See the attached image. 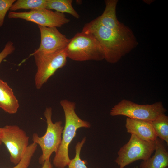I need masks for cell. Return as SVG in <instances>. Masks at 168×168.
<instances>
[{
    "mask_svg": "<svg viewBox=\"0 0 168 168\" xmlns=\"http://www.w3.org/2000/svg\"><path fill=\"white\" fill-rule=\"evenodd\" d=\"M82 30L89 32L95 37L102 49L104 59L112 64L117 63L138 44L130 29L125 31L111 30L95 19L85 24Z\"/></svg>",
    "mask_w": 168,
    "mask_h": 168,
    "instance_id": "cell-1",
    "label": "cell"
},
{
    "mask_svg": "<svg viewBox=\"0 0 168 168\" xmlns=\"http://www.w3.org/2000/svg\"><path fill=\"white\" fill-rule=\"evenodd\" d=\"M60 104L63 109L65 117V124L62 132L61 141L53 161L57 168H64L70 163L68 148L75 137L77 130L84 127L89 128L90 123L80 119L75 111L76 103L66 99L62 100Z\"/></svg>",
    "mask_w": 168,
    "mask_h": 168,
    "instance_id": "cell-2",
    "label": "cell"
},
{
    "mask_svg": "<svg viewBox=\"0 0 168 168\" xmlns=\"http://www.w3.org/2000/svg\"><path fill=\"white\" fill-rule=\"evenodd\" d=\"M65 50L67 58L76 61L104 59L103 51L98 41L92 34L86 31L82 30L70 39Z\"/></svg>",
    "mask_w": 168,
    "mask_h": 168,
    "instance_id": "cell-3",
    "label": "cell"
},
{
    "mask_svg": "<svg viewBox=\"0 0 168 168\" xmlns=\"http://www.w3.org/2000/svg\"><path fill=\"white\" fill-rule=\"evenodd\" d=\"M44 114L47 124L45 134L39 136L37 133H34L32 136L33 142L39 145L41 149L42 153L39 158V162L42 165L45 160L50 159L53 152L55 153L57 151L61 142L63 129L61 121L53 123L51 107H47Z\"/></svg>",
    "mask_w": 168,
    "mask_h": 168,
    "instance_id": "cell-4",
    "label": "cell"
},
{
    "mask_svg": "<svg viewBox=\"0 0 168 168\" xmlns=\"http://www.w3.org/2000/svg\"><path fill=\"white\" fill-rule=\"evenodd\" d=\"M33 56L37 67L35 77L36 89H39L59 69L64 66L67 61L65 49L51 53L34 52Z\"/></svg>",
    "mask_w": 168,
    "mask_h": 168,
    "instance_id": "cell-5",
    "label": "cell"
},
{
    "mask_svg": "<svg viewBox=\"0 0 168 168\" xmlns=\"http://www.w3.org/2000/svg\"><path fill=\"white\" fill-rule=\"evenodd\" d=\"M166 111L161 102L141 105L123 99L112 108L110 114L112 116L123 115L131 119L151 121Z\"/></svg>",
    "mask_w": 168,
    "mask_h": 168,
    "instance_id": "cell-6",
    "label": "cell"
},
{
    "mask_svg": "<svg viewBox=\"0 0 168 168\" xmlns=\"http://www.w3.org/2000/svg\"><path fill=\"white\" fill-rule=\"evenodd\" d=\"M155 141L145 140L131 134L128 141L118 151L115 162L119 168H124L137 160H147L155 152Z\"/></svg>",
    "mask_w": 168,
    "mask_h": 168,
    "instance_id": "cell-7",
    "label": "cell"
},
{
    "mask_svg": "<svg viewBox=\"0 0 168 168\" xmlns=\"http://www.w3.org/2000/svg\"><path fill=\"white\" fill-rule=\"evenodd\" d=\"M29 137L17 125H6L1 128L0 139L10 155L11 162L15 165L21 161L29 145Z\"/></svg>",
    "mask_w": 168,
    "mask_h": 168,
    "instance_id": "cell-8",
    "label": "cell"
},
{
    "mask_svg": "<svg viewBox=\"0 0 168 168\" xmlns=\"http://www.w3.org/2000/svg\"><path fill=\"white\" fill-rule=\"evenodd\" d=\"M8 17L10 19H24L38 26L47 27H61L70 21L64 13L46 8L31 10L27 12L10 11Z\"/></svg>",
    "mask_w": 168,
    "mask_h": 168,
    "instance_id": "cell-9",
    "label": "cell"
},
{
    "mask_svg": "<svg viewBox=\"0 0 168 168\" xmlns=\"http://www.w3.org/2000/svg\"><path fill=\"white\" fill-rule=\"evenodd\" d=\"M40 35L39 47L34 52L51 53L65 49L70 39L61 33L55 27L38 26Z\"/></svg>",
    "mask_w": 168,
    "mask_h": 168,
    "instance_id": "cell-10",
    "label": "cell"
},
{
    "mask_svg": "<svg viewBox=\"0 0 168 168\" xmlns=\"http://www.w3.org/2000/svg\"><path fill=\"white\" fill-rule=\"evenodd\" d=\"M105 8L100 16L94 19L101 25L110 29L119 31L127 30L130 28L120 22L116 14L118 0H106Z\"/></svg>",
    "mask_w": 168,
    "mask_h": 168,
    "instance_id": "cell-11",
    "label": "cell"
},
{
    "mask_svg": "<svg viewBox=\"0 0 168 168\" xmlns=\"http://www.w3.org/2000/svg\"><path fill=\"white\" fill-rule=\"evenodd\" d=\"M127 132L147 141H155L158 137L151 121L129 118L126 119Z\"/></svg>",
    "mask_w": 168,
    "mask_h": 168,
    "instance_id": "cell-12",
    "label": "cell"
},
{
    "mask_svg": "<svg viewBox=\"0 0 168 168\" xmlns=\"http://www.w3.org/2000/svg\"><path fill=\"white\" fill-rule=\"evenodd\" d=\"M155 142L154 154L147 160L142 161L139 168H166L168 167V145L158 137Z\"/></svg>",
    "mask_w": 168,
    "mask_h": 168,
    "instance_id": "cell-13",
    "label": "cell"
},
{
    "mask_svg": "<svg viewBox=\"0 0 168 168\" xmlns=\"http://www.w3.org/2000/svg\"><path fill=\"white\" fill-rule=\"evenodd\" d=\"M19 105L12 89L0 78V108L9 114L17 112Z\"/></svg>",
    "mask_w": 168,
    "mask_h": 168,
    "instance_id": "cell-14",
    "label": "cell"
},
{
    "mask_svg": "<svg viewBox=\"0 0 168 168\" xmlns=\"http://www.w3.org/2000/svg\"><path fill=\"white\" fill-rule=\"evenodd\" d=\"M72 0H47L46 8L58 12L69 14L78 19L80 16L72 6Z\"/></svg>",
    "mask_w": 168,
    "mask_h": 168,
    "instance_id": "cell-15",
    "label": "cell"
},
{
    "mask_svg": "<svg viewBox=\"0 0 168 168\" xmlns=\"http://www.w3.org/2000/svg\"><path fill=\"white\" fill-rule=\"evenodd\" d=\"M157 137L168 145V117L161 114L151 121Z\"/></svg>",
    "mask_w": 168,
    "mask_h": 168,
    "instance_id": "cell-16",
    "label": "cell"
},
{
    "mask_svg": "<svg viewBox=\"0 0 168 168\" xmlns=\"http://www.w3.org/2000/svg\"><path fill=\"white\" fill-rule=\"evenodd\" d=\"M47 0H18L13 3L10 10L14 11L24 9L36 10L46 8Z\"/></svg>",
    "mask_w": 168,
    "mask_h": 168,
    "instance_id": "cell-17",
    "label": "cell"
},
{
    "mask_svg": "<svg viewBox=\"0 0 168 168\" xmlns=\"http://www.w3.org/2000/svg\"><path fill=\"white\" fill-rule=\"evenodd\" d=\"M86 140V137H84L81 142H78L76 144L75 147L76 155L74 158L71 160L68 165V168H88L85 161L82 160L80 157L81 151Z\"/></svg>",
    "mask_w": 168,
    "mask_h": 168,
    "instance_id": "cell-18",
    "label": "cell"
},
{
    "mask_svg": "<svg viewBox=\"0 0 168 168\" xmlns=\"http://www.w3.org/2000/svg\"><path fill=\"white\" fill-rule=\"evenodd\" d=\"M37 146L33 142L30 144L20 162L12 168H28Z\"/></svg>",
    "mask_w": 168,
    "mask_h": 168,
    "instance_id": "cell-19",
    "label": "cell"
},
{
    "mask_svg": "<svg viewBox=\"0 0 168 168\" xmlns=\"http://www.w3.org/2000/svg\"><path fill=\"white\" fill-rule=\"evenodd\" d=\"M15 0H0V27L3 25L7 11L10 10Z\"/></svg>",
    "mask_w": 168,
    "mask_h": 168,
    "instance_id": "cell-20",
    "label": "cell"
},
{
    "mask_svg": "<svg viewBox=\"0 0 168 168\" xmlns=\"http://www.w3.org/2000/svg\"><path fill=\"white\" fill-rule=\"evenodd\" d=\"M14 44L11 41H8L2 50L0 52V64L2 61L15 50Z\"/></svg>",
    "mask_w": 168,
    "mask_h": 168,
    "instance_id": "cell-21",
    "label": "cell"
},
{
    "mask_svg": "<svg viewBox=\"0 0 168 168\" xmlns=\"http://www.w3.org/2000/svg\"><path fill=\"white\" fill-rule=\"evenodd\" d=\"M42 165V166L40 168H53L50 159L45 160Z\"/></svg>",
    "mask_w": 168,
    "mask_h": 168,
    "instance_id": "cell-22",
    "label": "cell"
},
{
    "mask_svg": "<svg viewBox=\"0 0 168 168\" xmlns=\"http://www.w3.org/2000/svg\"><path fill=\"white\" fill-rule=\"evenodd\" d=\"M144 2L147 4H150L152 3L154 1V0H144Z\"/></svg>",
    "mask_w": 168,
    "mask_h": 168,
    "instance_id": "cell-23",
    "label": "cell"
},
{
    "mask_svg": "<svg viewBox=\"0 0 168 168\" xmlns=\"http://www.w3.org/2000/svg\"><path fill=\"white\" fill-rule=\"evenodd\" d=\"M0 128H1L0 127ZM2 142H1V141H0V146H1L2 144Z\"/></svg>",
    "mask_w": 168,
    "mask_h": 168,
    "instance_id": "cell-24",
    "label": "cell"
},
{
    "mask_svg": "<svg viewBox=\"0 0 168 168\" xmlns=\"http://www.w3.org/2000/svg\"><path fill=\"white\" fill-rule=\"evenodd\" d=\"M166 168H168V167H166Z\"/></svg>",
    "mask_w": 168,
    "mask_h": 168,
    "instance_id": "cell-25",
    "label": "cell"
}]
</instances>
